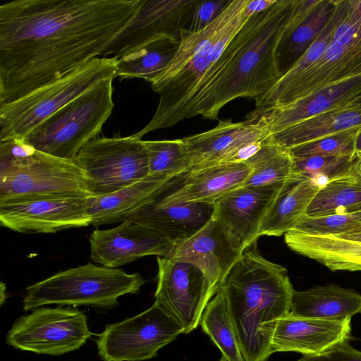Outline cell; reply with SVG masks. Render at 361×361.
I'll return each instance as SVG.
<instances>
[{"label":"cell","instance_id":"6da1fadb","mask_svg":"<svg viewBox=\"0 0 361 361\" xmlns=\"http://www.w3.org/2000/svg\"><path fill=\"white\" fill-rule=\"evenodd\" d=\"M140 0H15L0 6V106L101 56Z\"/></svg>","mask_w":361,"mask_h":361},{"label":"cell","instance_id":"7a4b0ae2","mask_svg":"<svg viewBox=\"0 0 361 361\" xmlns=\"http://www.w3.org/2000/svg\"><path fill=\"white\" fill-rule=\"evenodd\" d=\"M248 0H231L224 11L204 29L184 30L179 48L167 68L152 83L160 96L150 121L133 135L146 134L175 126L184 120L189 107L232 56L236 35L247 20L243 12Z\"/></svg>","mask_w":361,"mask_h":361},{"label":"cell","instance_id":"3957f363","mask_svg":"<svg viewBox=\"0 0 361 361\" xmlns=\"http://www.w3.org/2000/svg\"><path fill=\"white\" fill-rule=\"evenodd\" d=\"M295 1L276 0L267 10L250 17L238 32L232 56L196 98L184 120L200 115L218 119L221 109L241 97L255 99L268 92L282 76L276 50L288 27Z\"/></svg>","mask_w":361,"mask_h":361},{"label":"cell","instance_id":"277c9868","mask_svg":"<svg viewBox=\"0 0 361 361\" xmlns=\"http://www.w3.org/2000/svg\"><path fill=\"white\" fill-rule=\"evenodd\" d=\"M226 298L245 361L272 354L263 329L290 312L293 291L287 270L264 258L257 241L245 248L220 285Z\"/></svg>","mask_w":361,"mask_h":361},{"label":"cell","instance_id":"5b68a950","mask_svg":"<svg viewBox=\"0 0 361 361\" xmlns=\"http://www.w3.org/2000/svg\"><path fill=\"white\" fill-rule=\"evenodd\" d=\"M341 85L361 89V1H336L322 55L288 82L255 99V113L309 100Z\"/></svg>","mask_w":361,"mask_h":361},{"label":"cell","instance_id":"8992f818","mask_svg":"<svg viewBox=\"0 0 361 361\" xmlns=\"http://www.w3.org/2000/svg\"><path fill=\"white\" fill-rule=\"evenodd\" d=\"M145 283L140 274H128L122 269L90 262L57 272L27 286L23 310L30 311L54 304L111 308L118 305V298L138 293Z\"/></svg>","mask_w":361,"mask_h":361},{"label":"cell","instance_id":"52a82bcc","mask_svg":"<svg viewBox=\"0 0 361 361\" xmlns=\"http://www.w3.org/2000/svg\"><path fill=\"white\" fill-rule=\"evenodd\" d=\"M114 78L106 79L42 121L23 141L47 154L73 159L97 137L114 109Z\"/></svg>","mask_w":361,"mask_h":361},{"label":"cell","instance_id":"ba28073f","mask_svg":"<svg viewBox=\"0 0 361 361\" xmlns=\"http://www.w3.org/2000/svg\"><path fill=\"white\" fill-rule=\"evenodd\" d=\"M117 58L96 57L13 102L0 106V141L23 140L42 121L102 81L115 78Z\"/></svg>","mask_w":361,"mask_h":361},{"label":"cell","instance_id":"9c48e42d","mask_svg":"<svg viewBox=\"0 0 361 361\" xmlns=\"http://www.w3.org/2000/svg\"><path fill=\"white\" fill-rule=\"evenodd\" d=\"M73 160L85 174L89 197L116 192L149 175L144 140L133 135L97 137Z\"/></svg>","mask_w":361,"mask_h":361},{"label":"cell","instance_id":"30bf717a","mask_svg":"<svg viewBox=\"0 0 361 361\" xmlns=\"http://www.w3.org/2000/svg\"><path fill=\"white\" fill-rule=\"evenodd\" d=\"M88 196L85 176L73 159L33 148L19 157H0V200L29 195Z\"/></svg>","mask_w":361,"mask_h":361},{"label":"cell","instance_id":"8fae6325","mask_svg":"<svg viewBox=\"0 0 361 361\" xmlns=\"http://www.w3.org/2000/svg\"><path fill=\"white\" fill-rule=\"evenodd\" d=\"M92 336L82 312L40 307L15 320L6 342L20 350L58 356L79 349Z\"/></svg>","mask_w":361,"mask_h":361},{"label":"cell","instance_id":"7c38bea8","mask_svg":"<svg viewBox=\"0 0 361 361\" xmlns=\"http://www.w3.org/2000/svg\"><path fill=\"white\" fill-rule=\"evenodd\" d=\"M183 334L182 326L156 303L144 312L106 326L96 340L103 361H142Z\"/></svg>","mask_w":361,"mask_h":361},{"label":"cell","instance_id":"4fadbf2b","mask_svg":"<svg viewBox=\"0 0 361 361\" xmlns=\"http://www.w3.org/2000/svg\"><path fill=\"white\" fill-rule=\"evenodd\" d=\"M1 226L22 233H54L91 225L87 196L29 195L0 200Z\"/></svg>","mask_w":361,"mask_h":361},{"label":"cell","instance_id":"5bb4252c","mask_svg":"<svg viewBox=\"0 0 361 361\" xmlns=\"http://www.w3.org/2000/svg\"><path fill=\"white\" fill-rule=\"evenodd\" d=\"M157 285L154 303L178 323L183 334L200 325L202 315L218 292L191 263L157 257Z\"/></svg>","mask_w":361,"mask_h":361},{"label":"cell","instance_id":"9a60e30c","mask_svg":"<svg viewBox=\"0 0 361 361\" xmlns=\"http://www.w3.org/2000/svg\"><path fill=\"white\" fill-rule=\"evenodd\" d=\"M200 0H140L133 18L102 53L100 57L119 58L155 39L180 40L188 30Z\"/></svg>","mask_w":361,"mask_h":361},{"label":"cell","instance_id":"2e32d148","mask_svg":"<svg viewBox=\"0 0 361 361\" xmlns=\"http://www.w3.org/2000/svg\"><path fill=\"white\" fill-rule=\"evenodd\" d=\"M267 128L256 121L219 120L207 131L182 139L192 168L220 162L245 161L268 138Z\"/></svg>","mask_w":361,"mask_h":361},{"label":"cell","instance_id":"e0dca14e","mask_svg":"<svg viewBox=\"0 0 361 361\" xmlns=\"http://www.w3.org/2000/svg\"><path fill=\"white\" fill-rule=\"evenodd\" d=\"M250 173L246 161L195 166L170 180L150 202L159 204H214L228 192L242 186Z\"/></svg>","mask_w":361,"mask_h":361},{"label":"cell","instance_id":"ac0fdd59","mask_svg":"<svg viewBox=\"0 0 361 361\" xmlns=\"http://www.w3.org/2000/svg\"><path fill=\"white\" fill-rule=\"evenodd\" d=\"M283 183L240 186L214 203L212 218L223 227L237 250L243 252L257 241L263 219Z\"/></svg>","mask_w":361,"mask_h":361},{"label":"cell","instance_id":"d6986e66","mask_svg":"<svg viewBox=\"0 0 361 361\" xmlns=\"http://www.w3.org/2000/svg\"><path fill=\"white\" fill-rule=\"evenodd\" d=\"M90 243L92 260L111 268L147 255L168 257L174 246L158 231L129 219L112 228L94 230Z\"/></svg>","mask_w":361,"mask_h":361},{"label":"cell","instance_id":"ffe728a7","mask_svg":"<svg viewBox=\"0 0 361 361\" xmlns=\"http://www.w3.org/2000/svg\"><path fill=\"white\" fill-rule=\"evenodd\" d=\"M351 318L329 320L293 315L289 313L271 322L262 331L271 353L297 352L321 353L351 338Z\"/></svg>","mask_w":361,"mask_h":361},{"label":"cell","instance_id":"44dd1931","mask_svg":"<svg viewBox=\"0 0 361 361\" xmlns=\"http://www.w3.org/2000/svg\"><path fill=\"white\" fill-rule=\"evenodd\" d=\"M242 252L234 247L220 224L212 218L191 238L174 245L167 258L192 264L219 290Z\"/></svg>","mask_w":361,"mask_h":361},{"label":"cell","instance_id":"7402d4cb","mask_svg":"<svg viewBox=\"0 0 361 361\" xmlns=\"http://www.w3.org/2000/svg\"><path fill=\"white\" fill-rule=\"evenodd\" d=\"M214 210L212 203L159 204L149 202L128 219L158 231L176 245L198 232L212 218Z\"/></svg>","mask_w":361,"mask_h":361},{"label":"cell","instance_id":"603a6c76","mask_svg":"<svg viewBox=\"0 0 361 361\" xmlns=\"http://www.w3.org/2000/svg\"><path fill=\"white\" fill-rule=\"evenodd\" d=\"M321 188L315 180L298 173L287 179L263 219L259 236H280L295 228Z\"/></svg>","mask_w":361,"mask_h":361},{"label":"cell","instance_id":"cb8c5ba5","mask_svg":"<svg viewBox=\"0 0 361 361\" xmlns=\"http://www.w3.org/2000/svg\"><path fill=\"white\" fill-rule=\"evenodd\" d=\"M174 177L149 174L116 192L102 196L87 197L91 225L99 226L128 220L136 210L150 202Z\"/></svg>","mask_w":361,"mask_h":361},{"label":"cell","instance_id":"d4e9b609","mask_svg":"<svg viewBox=\"0 0 361 361\" xmlns=\"http://www.w3.org/2000/svg\"><path fill=\"white\" fill-rule=\"evenodd\" d=\"M361 312V295L335 284L293 290L290 313L329 320H344Z\"/></svg>","mask_w":361,"mask_h":361},{"label":"cell","instance_id":"484cf974","mask_svg":"<svg viewBox=\"0 0 361 361\" xmlns=\"http://www.w3.org/2000/svg\"><path fill=\"white\" fill-rule=\"evenodd\" d=\"M287 246L331 271H361V243L334 236H314L294 230L284 234Z\"/></svg>","mask_w":361,"mask_h":361},{"label":"cell","instance_id":"4316f807","mask_svg":"<svg viewBox=\"0 0 361 361\" xmlns=\"http://www.w3.org/2000/svg\"><path fill=\"white\" fill-rule=\"evenodd\" d=\"M357 128H361V109L322 114L271 134L267 140L289 149Z\"/></svg>","mask_w":361,"mask_h":361},{"label":"cell","instance_id":"83f0119b","mask_svg":"<svg viewBox=\"0 0 361 361\" xmlns=\"http://www.w3.org/2000/svg\"><path fill=\"white\" fill-rule=\"evenodd\" d=\"M180 42L162 37L126 52L117 59V77L140 78L152 84L171 62Z\"/></svg>","mask_w":361,"mask_h":361},{"label":"cell","instance_id":"f1b7e54d","mask_svg":"<svg viewBox=\"0 0 361 361\" xmlns=\"http://www.w3.org/2000/svg\"><path fill=\"white\" fill-rule=\"evenodd\" d=\"M361 211V174L352 166L322 186L307 211L310 217Z\"/></svg>","mask_w":361,"mask_h":361},{"label":"cell","instance_id":"f546056e","mask_svg":"<svg viewBox=\"0 0 361 361\" xmlns=\"http://www.w3.org/2000/svg\"><path fill=\"white\" fill-rule=\"evenodd\" d=\"M200 325L228 361H245L227 300L221 288L208 302Z\"/></svg>","mask_w":361,"mask_h":361},{"label":"cell","instance_id":"4dcf8cb0","mask_svg":"<svg viewBox=\"0 0 361 361\" xmlns=\"http://www.w3.org/2000/svg\"><path fill=\"white\" fill-rule=\"evenodd\" d=\"M335 4L336 1H319L299 26L290 35L281 40L276 50V62L282 75L303 54L322 30Z\"/></svg>","mask_w":361,"mask_h":361},{"label":"cell","instance_id":"1f68e13d","mask_svg":"<svg viewBox=\"0 0 361 361\" xmlns=\"http://www.w3.org/2000/svg\"><path fill=\"white\" fill-rule=\"evenodd\" d=\"M245 161L250 168V173L242 186L280 184L295 173L289 150L267 139Z\"/></svg>","mask_w":361,"mask_h":361},{"label":"cell","instance_id":"d6a6232c","mask_svg":"<svg viewBox=\"0 0 361 361\" xmlns=\"http://www.w3.org/2000/svg\"><path fill=\"white\" fill-rule=\"evenodd\" d=\"M149 174L178 176L192 169L182 139L144 140Z\"/></svg>","mask_w":361,"mask_h":361},{"label":"cell","instance_id":"836d02e7","mask_svg":"<svg viewBox=\"0 0 361 361\" xmlns=\"http://www.w3.org/2000/svg\"><path fill=\"white\" fill-rule=\"evenodd\" d=\"M293 230L314 236H336L360 232L361 211L316 217L305 216Z\"/></svg>","mask_w":361,"mask_h":361},{"label":"cell","instance_id":"e575fe53","mask_svg":"<svg viewBox=\"0 0 361 361\" xmlns=\"http://www.w3.org/2000/svg\"><path fill=\"white\" fill-rule=\"evenodd\" d=\"M361 128H353L289 149L292 158L313 155L355 156L356 140Z\"/></svg>","mask_w":361,"mask_h":361},{"label":"cell","instance_id":"d590c367","mask_svg":"<svg viewBox=\"0 0 361 361\" xmlns=\"http://www.w3.org/2000/svg\"><path fill=\"white\" fill-rule=\"evenodd\" d=\"M355 156L313 155L293 159L295 173L315 180L322 187L348 169Z\"/></svg>","mask_w":361,"mask_h":361},{"label":"cell","instance_id":"8d00e7d4","mask_svg":"<svg viewBox=\"0 0 361 361\" xmlns=\"http://www.w3.org/2000/svg\"><path fill=\"white\" fill-rule=\"evenodd\" d=\"M231 1V0H200L187 30L195 32L204 29L224 11Z\"/></svg>","mask_w":361,"mask_h":361},{"label":"cell","instance_id":"74e56055","mask_svg":"<svg viewBox=\"0 0 361 361\" xmlns=\"http://www.w3.org/2000/svg\"><path fill=\"white\" fill-rule=\"evenodd\" d=\"M350 340L340 342L319 354L302 355L296 361H361V351L353 347Z\"/></svg>","mask_w":361,"mask_h":361},{"label":"cell","instance_id":"f35d334b","mask_svg":"<svg viewBox=\"0 0 361 361\" xmlns=\"http://www.w3.org/2000/svg\"><path fill=\"white\" fill-rule=\"evenodd\" d=\"M276 0H248L243 16L245 19L269 8Z\"/></svg>","mask_w":361,"mask_h":361},{"label":"cell","instance_id":"ab89813d","mask_svg":"<svg viewBox=\"0 0 361 361\" xmlns=\"http://www.w3.org/2000/svg\"><path fill=\"white\" fill-rule=\"evenodd\" d=\"M334 237L345 240L361 243V231Z\"/></svg>","mask_w":361,"mask_h":361},{"label":"cell","instance_id":"60d3db41","mask_svg":"<svg viewBox=\"0 0 361 361\" xmlns=\"http://www.w3.org/2000/svg\"><path fill=\"white\" fill-rule=\"evenodd\" d=\"M353 166L361 174V151L355 152V157L353 163Z\"/></svg>","mask_w":361,"mask_h":361},{"label":"cell","instance_id":"b9f144b4","mask_svg":"<svg viewBox=\"0 0 361 361\" xmlns=\"http://www.w3.org/2000/svg\"><path fill=\"white\" fill-rule=\"evenodd\" d=\"M356 152L361 151V130H360L356 140Z\"/></svg>","mask_w":361,"mask_h":361},{"label":"cell","instance_id":"7bdbcfd3","mask_svg":"<svg viewBox=\"0 0 361 361\" xmlns=\"http://www.w3.org/2000/svg\"><path fill=\"white\" fill-rule=\"evenodd\" d=\"M356 107H357V109L361 108V100H360V101L357 102V105H356Z\"/></svg>","mask_w":361,"mask_h":361},{"label":"cell","instance_id":"ee69618b","mask_svg":"<svg viewBox=\"0 0 361 361\" xmlns=\"http://www.w3.org/2000/svg\"><path fill=\"white\" fill-rule=\"evenodd\" d=\"M219 361H228L226 357H224V356H222L221 357V359L219 360Z\"/></svg>","mask_w":361,"mask_h":361}]
</instances>
